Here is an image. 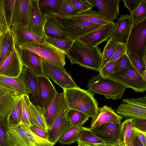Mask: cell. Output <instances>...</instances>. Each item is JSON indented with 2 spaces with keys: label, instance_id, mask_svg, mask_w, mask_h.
Returning a JSON list of instances; mask_svg holds the SVG:
<instances>
[{
  "label": "cell",
  "instance_id": "45",
  "mask_svg": "<svg viewBox=\"0 0 146 146\" xmlns=\"http://www.w3.org/2000/svg\"><path fill=\"white\" fill-rule=\"evenodd\" d=\"M4 1L5 0H0V33L2 35L10 30L5 16Z\"/></svg>",
  "mask_w": 146,
  "mask_h": 146
},
{
  "label": "cell",
  "instance_id": "51",
  "mask_svg": "<svg viewBox=\"0 0 146 146\" xmlns=\"http://www.w3.org/2000/svg\"><path fill=\"white\" fill-rule=\"evenodd\" d=\"M126 53L125 44L117 43L114 53L109 62L115 61Z\"/></svg>",
  "mask_w": 146,
  "mask_h": 146
},
{
  "label": "cell",
  "instance_id": "12",
  "mask_svg": "<svg viewBox=\"0 0 146 146\" xmlns=\"http://www.w3.org/2000/svg\"><path fill=\"white\" fill-rule=\"evenodd\" d=\"M116 27L114 22L103 25L99 28L78 38L80 42L90 47H95L110 38Z\"/></svg>",
  "mask_w": 146,
  "mask_h": 146
},
{
  "label": "cell",
  "instance_id": "58",
  "mask_svg": "<svg viewBox=\"0 0 146 146\" xmlns=\"http://www.w3.org/2000/svg\"><path fill=\"white\" fill-rule=\"evenodd\" d=\"M2 35L0 33V56L1 52V45H2Z\"/></svg>",
  "mask_w": 146,
  "mask_h": 146
},
{
  "label": "cell",
  "instance_id": "26",
  "mask_svg": "<svg viewBox=\"0 0 146 146\" xmlns=\"http://www.w3.org/2000/svg\"><path fill=\"white\" fill-rule=\"evenodd\" d=\"M0 86L22 95H28L30 92L27 87L21 75L16 77L0 75Z\"/></svg>",
  "mask_w": 146,
  "mask_h": 146
},
{
  "label": "cell",
  "instance_id": "34",
  "mask_svg": "<svg viewBox=\"0 0 146 146\" xmlns=\"http://www.w3.org/2000/svg\"><path fill=\"white\" fill-rule=\"evenodd\" d=\"M54 14L59 17H65L74 15L77 13L74 7L72 0H62Z\"/></svg>",
  "mask_w": 146,
  "mask_h": 146
},
{
  "label": "cell",
  "instance_id": "15",
  "mask_svg": "<svg viewBox=\"0 0 146 146\" xmlns=\"http://www.w3.org/2000/svg\"><path fill=\"white\" fill-rule=\"evenodd\" d=\"M99 11L109 23L113 22L119 15L120 0H87Z\"/></svg>",
  "mask_w": 146,
  "mask_h": 146
},
{
  "label": "cell",
  "instance_id": "57",
  "mask_svg": "<svg viewBox=\"0 0 146 146\" xmlns=\"http://www.w3.org/2000/svg\"><path fill=\"white\" fill-rule=\"evenodd\" d=\"M134 146H144L139 138L136 135L134 140Z\"/></svg>",
  "mask_w": 146,
  "mask_h": 146
},
{
  "label": "cell",
  "instance_id": "44",
  "mask_svg": "<svg viewBox=\"0 0 146 146\" xmlns=\"http://www.w3.org/2000/svg\"><path fill=\"white\" fill-rule=\"evenodd\" d=\"M9 129L7 117L0 115V146H8L7 134Z\"/></svg>",
  "mask_w": 146,
  "mask_h": 146
},
{
  "label": "cell",
  "instance_id": "37",
  "mask_svg": "<svg viewBox=\"0 0 146 146\" xmlns=\"http://www.w3.org/2000/svg\"><path fill=\"white\" fill-rule=\"evenodd\" d=\"M117 43L112 38L107 41L102 53V59L100 68L109 62L115 50Z\"/></svg>",
  "mask_w": 146,
  "mask_h": 146
},
{
  "label": "cell",
  "instance_id": "48",
  "mask_svg": "<svg viewBox=\"0 0 146 146\" xmlns=\"http://www.w3.org/2000/svg\"><path fill=\"white\" fill-rule=\"evenodd\" d=\"M15 0H5L4 11L8 23L11 27Z\"/></svg>",
  "mask_w": 146,
  "mask_h": 146
},
{
  "label": "cell",
  "instance_id": "23",
  "mask_svg": "<svg viewBox=\"0 0 146 146\" xmlns=\"http://www.w3.org/2000/svg\"><path fill=\"white\" fill-rule=\"evenodd\" d=\"M10 30L15 42L18 44L28 42H42L45 41L44 38L38 36L21 26L12 25Z\"/></svg>",
  "mask_w": 146,
  "mask_h": 146
},
{
  "label": "cell",
  "instance_id": "14",
  "mask_svg": "<svg viewBox=\"0 0 146 146\" xmlns=\"http://www.w3.org/2000/svg\"><path fill=\"white\" fill-rule=\"evenodd\" d=\"M121 123L119 122H111L89 129L104 142H112L123 137L121 132Z\"/></svg>",
  "mask_w": 146,
  "mask_h": 146
},
{
  "label": "cell",
  "instance_id": "28",
  "mask_svg": "<svg viewBox=\"0 0 146 146\" xmlns=\"http://www.w3.org/2000/svg\"><path fill=\"white\" fill-rule=\"evenodd\" d=\"M31 123L35 125L43 131L48 132L47 127L42 108L31 103L30 104Z\"/></svg>",
  "mask_w": 146,
  "mask_h": 146
},
{
  "label": "cell",
  "instance_id": "46",
  "mask_svg": "<svg viewBox=\"0 0 146 146\" xmlns=\"http://www.w3.org/2000/svg\"><path fill=\"white\" fill-rule=\"evenodd\" d=\"M131 62L127 53L124 54L115 60L113 73L118 72L128 68Z\"/></svg>",
  "mask_w": 146,
  "mask_h": 146
},
{
  "label": "cell",
  "instance_id": "38",
  "mask_svg": "<svg viewBox=\"0 0 146 146\" xmlns=\"http://www.w3.org/2000/svg\"><path fill=\"white\" fill-rule=\"evenodd\" d=\"M62 0H39L38 5L41 12L44 14H54Z\"/></svg>",
  "mask_w": 146,
  "mask_h": 146
},
{
  "label": "cell",
  "instance_id": "17",
  "mask_svg": "<svg viewBox=\"0 0 146 146\" xmlns=\"http://www.w3.org/2000/svg\"><path fill=\"white\" fill-rule=\"evenodd\" d=\"M23 95L0 86V115L8 117Z\"/></svg>",
  "mask_w": 146,
  "mask_h": 146
},
{
  "label": "cell",
  "instance_id": "43",
  "mask_svg": "<svg viewBox=\"0 0 146 146\" xmlns=\"http://www.w3.org/2000/svg\"><path fill=\"white\" fill-rule=\"evenodd\" d=\"M133 127L132 119H125L121 125V132L125 144L126 145L134 132L132 129Z\"/></svg>",
  "mask_w": 146,
  "mask_h": 146
},
{
  "label": "cell",
  "instance_id": "36",
  "mask_svg": "<svg viewBox=\"0 0 146 146\" xmlns=\"http://www.w3.org/2000/svg\"><path fill=\"white\" fill-rule=\"evenodd\" d=\"M31 103L29 95L23 94L22 96L21 125L29 129L31 125L29 106Z\"/></svg>",
  "mask_w": 146,
  "mask_h": 146
},
{
  "label": "cell",
  "instance_id": "27",
  "mask_svg": "<svg viewBox=\"0 0 146 146\" xmlns=\"http://www.w3.org/2000/svg\"><path fill=\"white\" fill-rule=\"evenodd\" d=\"M29 0H15L11 26L17 25L24 27H25L27 9Z\"/></svg>",
  "mask_w": 146,
  "mask_h": 146
},
{
  "label": "cell",
  "instance_id": "19",
  "mask_svg": "<svg viewBox=\"0 0 146 146\" xmlns=\"http://www.w3.org/2000/svg\"><path fill=\"white\" fill-rule=\"evenodd\" d=\"M115 24L114 32L110 38L117 43L125 44L133 24L132 18L130 15H122Z\"/></svg>",
  "mask_w": 146,
  "mask_h": 146
},
{
  "label": "cell",
  "instance_id": "21",
  "mask_svg": "<svg viewBox=\"0 0 146 146\" xmlns=\"http://www.w3.org/2000/svg\"><path fill=\"white\" fill-rule=\"evenodd\" d=\"M65 101L64 91L58 92L46 110L44 117L48 128L50 129L60 113Z\"/></svg>",
  "mask_w": 146,
  "mask_h": 146
},
{
  "label": "cell",
  "instance_id": "24",
  "mask_svg": "<svg viewBox=\"0 0 146 146\" xmlns=\"http://www.w3.org/2000/svg\"><path fill=\"white\" fill-rule=\"evenodd\" d=\"M7 134L8 146H33L26 136L22 125L9 129Z\"/></svg>",
  "mask_w": 146,
  "mask_h": 146
},
{
  "label": "cell",
  "instance_id": "59",
  "mask_svg": "<svg viewBox=\"0 0 146 146\" xmlns=\"http://www.w3.org/2000/svg\"><path fill=\"white\" fill-rule=\"evenodd\" d=\"M77 146H82V145H78Z\"/></svg>",
  "mask_w": 146,
  "mask_h": 146
},
{
  "label": "cell",
  "instance_id": "13",
  "mask_svg": "<svg viewBox=\"0 0 146 146\" xmlns=\"http://www.w3.org/2000/svg\"><path fill=\"white\" fill-rule=\"evenodd\" d=\"M70 110L65 101L60 113L55 120L51 128L48 129V140L55 145L58 140L70 126L68 116Z\"/></svg>",
  "mask_w": 146,
  "mask_h": 146
},
{
  "label": "cell",
  "instance_id": "55",
  "mask_svg": "<svg viewBox=\"0 0 146 146\" xmlns=\"http://www.w3.org/2000/svg\"><path fill=\"white\" fill-rule=\"evenodd\" d=\"M135 135L139 138L144 146H146V132L140 130L134 127H132Z\"/></svg>",
  "mask_w": 146,
  "mask_h": 146
},
{
  "label": "cell",
  "instance_id": "8",
  "mask_svg": "<svg viewBox=\"0 0 146 146\" xmlns=\"http://www.w3.org/2000/svg\"><path fill=\"white\" fill-rule=\"evenodd\" d=\"M43 70L45 76L51 79L64 90L77 87L71 76L64 66L42 59Z\"/></svg>",
  "mask_w": 146,
  "mask_h": 146
},
{
  "label": "cell",
  "instance_id": "39",
  "mask_svg": "<svg viewBox=\"0 0 146 146\" xmlns=\"http://www.w3.org/2000/svg\"><path fill=\"white\" fill-rule=\"evenodd\" d=\"M23 126L26 136L33 146H53L54 145L53 143L48 140L38 136L32 132L29 129Z\"/></svg>",
  "mask_w": 146,
  "mask_h": 146
},
{
  "label": "cell",
  "instance_id": "31",
  "mask_svg": "<svg viewBox=\"0 0 146 146\" xmlns=\"http://www.w3.org/2000/svg\"><path fill=\"white\" fill-rule=\"evenodd\" d=\"M83 125L70 126L61 136L58 142L62 145H70L78 140L81 127Z\"/></svg>",
  "mask_w": 146,
  "mask_h": 146
},
{
  "label": "cell",
  "instance_id": "30",
  "mask_svg": "<svg viewBox=\"0 0 146 146\" xmlns=\"http://www.w3.org/2000/svg\"><path fill=\"white\" fill-rule=\"evenodd\" d=\"M70 17L102 25L110 23L99 11H95L91 9L84 13Z\"/></svg>",
  "mask_w": 146,
  "mask_h": 146
},
{
  "label": "cell",
  "instance_id": "35",
  "mask_svg": "<svg viewBox=\"0 0 146 146\" xmlns=\"http://www.w3.org/2000/svg\"><path fill=\"white\" fill-rule=\"evenodd\" d=\"M77 142H80L88 143L95 144L102 143L104 142L94 134L89 129L82 127L80 136Z\"/></svg>",
  "mask_w": 146,
  "mask_h": 146
},
{
  "label": "cell",
  "instance_id": "53",
  "mask_svg": "<svg viewBox=\"0 0 146 146\" xmlns=\"http://www.w3.org/2000/svg\"><path fill=\"white\" fill-rule=\"evenodd\" d=\"M29 129L32 132L38 136L48 140V133L43 131L35 125L31 124Z\"/></svg>",
  "mask_w": 146,
  "mask_h": 146
},
{
  "label": "cell",
  "instance_id": "49",
  "mask_svg": "<svg viewBox=\"0 0 146 146\" xmlns=\"http://www.w3.org/2000/svg\"><path fill=\"white\" fill-rule=\"evenodd\" d=\"M78 145L83 146H125L123 137L115 141L110 143L103 142L102 143L92 144L82 142H77Z\"/></svg>",
  "mask_w": 146,
  "mask_h": 146
},
{
  "label": "cell",
  "instance_id": "40",
  "mask_svg": "<svg viewBox=\"0 0 146 146\" xmlns=\"http://www.w3.org/2000/svg\"><path fill=\"white\" fill-rule=\"evenodd\" d=\"M68 116L70 126L76 125L81 124H84L90 117L86 114L74 110H69Z\"/></svg>",
  "mask_w": 146,
  "mask_h": 146
},
{
  "label": "cell",
  "instance_id": "18",
  "mask_svg": "<svg viewBox=\"0 0 146 146\" xmlns=\"http://www.w3.org/2000/svg\"><path fill=\"white\" fill-rule=\"evenodd\" d=\"M92 118L90 127L89 128L90 129L108 123L118 122L121 123L123 117L116 113L111 107L104 105L98 108L95 115Z\"/></svg>",
  "mask_w": 146,
  "mask_h": 146
},
{
  "label": "cell",
  "instance_id": "50",
  "mask_svg": "<svg viewBox=\"0 0 146 146\" xmlns=\"http://www.w3.org/2000/svg\"><path fill=\"white\" fill-rule=\"evenodd\" d=\"M115 61L109 62L102 67L100 68L98 71L99 74L103 77H109L113 73Z\"/></svg>",
  "mask_w": 146,
  "mask_h": 146
},
{
  "label": "cell",
  "instance_id": "9",
  "mask_svg": "<svg viewBox=\"0 0 146 146\" xmlns=\"http://www.w3.org/2000/svg\"><path fill=\"white\" fill-rule=\"evenodd\" d=\"M109 77L119 82L127 88L133 89L135 92H143L146 90V80L131 63L128 68L113 73Z\"/></svg>",
  "mask_w": 146,
  "mask_h": 146
},
{
  "label": "cell",
  "instance_id": "56",
  "mask_svg": "<svg viewBox=\"0 0 146 146\" xmlns=\"http://www.w3.org/2000/svg\"><path fill=\"white\" fill-rule=\"evenodd\" d=\"M135 135L134 133L133 134L129 139L127 143L125 146H134V140Z\"/></svg>",
  "mask_w": 146,
  "mask_h": 146
},
{
  "label": "cell",
  "instance_id": "2",
  "mask_svg": "<svg viewBox=\"0 0 146 146\" xmlns=\"http://www.w3.org/2000/svg\"><path fill=\"white\" fill-rule=\"evenodd\" d=\"M67 104L70 110L80 111L93 118L98 107L95 94L77 87L63 90Z\"/></svg>",
  "mask_w": 146,
  "mask_h": 146
},
{
  "label": "cell",
  "instance_id": "42",
  "mask_svg": "<svg viewBox=\"0 0 146 146\" xmlns=\"http://www.w3.org/2000/svg\"><path fill=\"white\" fill-rule=\"evenodd\" d=\"M129 15L133 23L140 22L146 18V0H141L137 8Z\"/></svg>",
  "mask_w": 146,
  "mask_h": 146
},
{
  "label": "cell",
  "instance_id": "47",
  "mask_svg": "<svg viewBox=\"0 0 146 146\" xmlns=\"http://www.w3.org/2000/svg\"><path fill=\"white\" fill-rule=\"evenodd\" d=\"M73 4L77 14L91 10L94 7L87 0H72Z\"/></svg>",
  "mask_w": 146,
  "mask_h": 146
},
{
  "label": "cell",
  "instance_id": "6",
  "mask_svg": "<svg viewBox=\"0 0 146 146\" xmlns=\"http://www.w3.org/2000/svg\"><path fill=\"white\" fill-rule=\"evenodd\" d=\"M146 18L133 23L125 44L127 54L133 53L143 58L146 55Z\"/></svg>",
  "mask_w": 146,
  "mask_h": 146
},
{
  "label": "cell",
  "instance_id": "4",
  "mask_svg": "<svg viewBox=\"0 0 146 146\" xmlns=\"http://www.w3.org/2000/svg\"><path fill=\"white\" fill-rule=\"evenodd\" d=\"M21 50L30 51L47 61L64 66L66 64L65 53L52 44L42 42H26L18 44Z\"/></svg>",
  "mask_w": 146,
  "mask_h": 146
},
{
  "label": "cell",
  "instance_id": "32",
  "mask_svg": "<svg viewBox=\"0 0 146 146\" xmlns=\"http://www.w3.org/2000/svg\"><path fill=\"white\" fill-rule=\"evenodd\" d=\"M22 105V97L7 117L9 129L17 127L21 124Z\"/></svg>",
  "mask_w": 146,
  "mask_h": 146
},
{
  "label": "cell",
  "instance_id": "25",
  "mask_svg": "<svg viewBox=\"0 0 146 146\" xmlns=\"http://www.w3.org/2000/svg\"><path fill=\"white\" fill-rule=\"evenodd\" d=\"M44 30L46 35L50 37L69 38L64 29L60 25L55 15L52 14H47Z\"/></svg>",
  "mask_w": 146,
  "mask_h": 146
},
{
  "label": "cell",
  "instance_id": "11",
  "mask_svg": "<svg viewBox=\"0 0 146 146\" xmlns=\"http://www.w3.org/2000/svg\"><path fill=\"white\" fill-rule=\"evenodd\" d=\"M24 67L21 50L16 43L14 51L0 65V75L18 77L21 74Z\"/></svg>",
  "mask_w": 146,
  "mask_h": 146
},
{
  "label": "cell",
  "instance_id": "33",
  "mask_svg": "<svg viewBox=\"0 0 146 146\" xmlns=\"http://www.w3.org/2000/svg\"><path fill=\"white\" fill-rule=\"evenodd\" d=\"M44 38L46 41L64 52L66 55L74 41L69 38H56L46 36Z\"/></svg>",
  "mask_w": 146,
  "mask_h": 146
},
{
  "label": "cell",
  "instance_id": "54",
  "mask_svg": "<svg viewBox=\"0 0 146 146\" xmlns=\"http://www.w3.org/2000/svg\"><path fill=\"white\" fill-rule=\"evenodd\" d=\"M132 120L133 127L140 130L146 132V119L133 118Z\"/></svg>",
  "mask_w": 146,
  "mask_h": 146
},
{
  "label": "cell",
  "instance_id": "5",
  "mask_svg": "<svg viewBox=\"0 0 146 146\" xmlns=\"http://www.w3.org/2000/svg\"><path fill=\"white\" fill-rule=\"evenodd\" d=\"M54 15L60 25L64 29L68 37L74 40L103 25L93 23L70 16L61 17Z\"/></svg>",
  "mask_w": 146,
  "mask_h": 146
},
{
  "label": "cell",
  "instance_id": "20",
  "mask_svg": "<svg viewBox=\"0 0 146 146\" xmlns=\"http://www.w3.org/2000/svg\"><path fill=\"white\" fill-rule=\"evenodd\" d=\"M21 76L26 86L30 92L29 96L31 99V103L42 108V102L38 89L37 76L29 69L24 66Z\"/></svg>",
  "mask_w": 146,
  "mask_h": 146
},
{
  "label": "cell",
  "instance_id": "7",
  "mask_svg": "<svg viewBox=\"0 0 146 146\" xmlns=\"http://www.w3.org/2000/svg\"><path fill=\"white\" fill-rule=\"evenodd\" d=\"M39 0H30L27 9V20L24 27L36 35L45 38L44 28L47 14H44L39 7Z\"/></svg>",
  "mask_w": 146,
  "mask_h": 146
},
{
  "label": "cell",
  "instance_id": "22",
  "mask_svg": "<svg viewBox=\"0 0 146 146\" xmlns=\"http://www.w3.org/2000/svg\"><path fill=\"white\" fill-rule=\"evenodd\" d=\"M21 50L24 66L28 68L36 76L44 75L43 70L42 58L27 50Z\"/></svg>",
  "mask_w": 146,
  "mask_h": 146
},
{
  "label": "cell",
  "instance_id": "10",
  "mask_svg": "<svg viewBox=\"0 0 146 146\" xmlns=\"http://www.w3.org/2000/svg\"><path fill=\"white\" fill-rule=\"evenodd\" d=\"M116 112L126 119H146V96L136 98H127L118 106Z\"/></svg>",
  "mask_w": 146,
  "mask_h": 146
},
{
  "label": "cell",
  "instance_id": "52",
  "mask_svg": "<svg viewBox=\"0 0 146 146\" xmlns=\"http://www.w3.org/2000/svg\"><path fill=\"white\" fill-rule=\"evenodd\" d=\"M125 7L132 13L138 7L141 0H122Z\"/></svg>",
  "mask_w": 146,
  "mask_h": 146
},
{
  "label": "cell",
  "instance_id": "16",
  "mask_svg": "<svg viewBox=\"0 0 146 146\" xmlns=\"http://www.w3.org/2000/svg\"><path fill=\"white\" fill-rule=\"evenodd\" d=\"M39 95L44 113L57 92L49 78L45 75L37 76Z\"/></svg>",
  "mask_w": 146,
  "mask_h": 146
},
{
  "label": "cell",
  "instance_id": "1",
  "mask_svg": "<svg viewBox=\"0 0 146 146\" xmlns=\"http://www.w3.org/2000/svg\"><path fill=\"white\" fill-rule=\"evenodd\" d=\"M66 55L72 64L97 71L100 68L102 53L98 46L89 47L76 40Z\"/></svg>",
  "mask_w": 146,
  "mask_h": 146
},
{
  "label": "cell",
  "instance_id": "29",
  "mask_svg": "<svg viewBox=\"0 0 146 146\" xmlns=\"http://www.w3.org/2000/svg\"><path fill=\"white\" fill-rule=\"evenodd\" d=\"M0 65L14 50L16 42L11 30L2 35Z\"/></svg>",
  "mask_w": 146,
  "mask_h": 146
},
{
  "label": "cell",
  "instance_id": "41",
  "mask_svg": "<svg viewBox=\"0 0 146 146\" xmlns=\"http://www.w3.org/2000/svg\"><path fill=\"white\" fill-rule=\"evenodd\" d=\"M127 54L131 64L142 76L144 71L146 70V55L141 58L133 53Z\"/></svg>",
  "mask_w": 146,
  "mask_h": 146
},
{
  "label": "cell",
  "instance_id": "3",
  "mask_svg": "<svg viewBox=\"0 0 146 146\" xmlns=\"http://www.w3.org/2000/svg\"><path fill=\"white\" fill-rule=\"evenodd\" d=\"M87 87L93 93L102 95L107 99L114 100L121 98L127 88L119 82L109 77H103L99 73L91 77Z\"/></svg>",
  "mask_w": 146,
  "mask_h": 146
}]
</instances>
